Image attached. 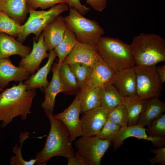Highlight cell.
Segmentation results:
<instances>
[{"label":"cell","mask_w":165,"mask_h":165,"mask_svg":"<svg viewBox=\"0 0 165 165\" xmlns=\"http://www.w3.org/2000/svg\"><path fill=\"white\" fill-rule=\"evenodd\" d=\"M68 160V165H90L85 159L77 153Z\"/></svg>","instance_id":"obj_38"},{"label":"cell","mask_w":165,"mask_h":165,"mask_svg":"<svg viewBox=\"0 0 165 165\" xmlns=\"http://www.w3.org/2000/svg\"><path fill=\"white\" fill-rule=\"evenodd\" d=\"M147 126L146 130L149 136L165 138V114L160 115L152 121Z\"/></svg>","instance_id":"obj_31"},{"label":"cell","mask_w":165,"mask_h":165,"mask_svg":"<svg viewBox=\"0 0 165 165\" xmlns=\"http://www.w3.org/2000/svg\"><path fill=\"white\" fill-rule=\"evenodd\" d=\"M44 111L50 127L44 147L35 156V164L39 165H46L50 159L54 156H61L68 159L75 154L65 126L54 117L53 112Z\"/></svg>","instance_id":"obj_2"},{"label":"cell","mask_w":165,"mask_h":165,"mask_svg":"<svg viewBox=\"0 0 165 165\" xmlns=\"http://www.w3.org/2000/svg\"><path fill=\"white\" fill-rule=\"evenodd\" d=\"M3 90L2 89L0 88V92L2 90Z\"/></svg>","instance_id":"obj_40"},{"label":"cell","mask_w":165,"mask_h":165,"mask_svg":"<svg viewBox=\"0 0 165 165\" xmlns=\"http://www.w3.org/2000/svg\"><path fill=\"white\" fill-rule=\"evenodd\" d=\"M60 65L58 63H55L51 68L52 78L45 89V98L41 104V106L44 111L53 112L57 95L60 93L64 92L59 77Z\"/></svg>","instance_id":"obj_18"},{"label":"cell","mask_w":165,"mask_h":165,"mask_svg":"<svg viewBox=\"0 0 165 165\" xmlns=\"http://www.w3.org/2000/svg\"><path fill=\"white\" fill-rule=\"evenodd\" d=\"M67 0V4L69 7L75 9L82 15L86 14L90 10L89 7L82 4L81 2L82 0Z\"/></svg>","instance_id":"obj_36"},{"label":"cell","mask_w":165,"mask_h":165,"mask_svg":"<svg viewBox=\"0 0 165 165\" xmlns=\"http://www.w3.org/2000/svg\"><path fill=\"white\" fill-rule=\"evenodd\" d=\"M36 94L35 89L27 90L23 82L13 85L0 94L1 127H6L18 116L22 120H26L31 112L30 108Z\"/></svg>","instance_id":"obj_1"},{"label":"cell","mask_w":165,"mask_h":165,"mask_svg":"<svg viewBox=\"0 0 165 165\" xmlns=\"http://www.w3.org/2000/svg\"><path fill=\"white\" fill-rule=\"evenodd\" d=\"M48 60L46 64L35 74H33L23 82L27 90L39 88L45 89L49 84L47 76L51 68L53 61L57 56L54 49L50 51Z\"/></svg>","instance_id":"obj_20"},{"label":"cell","mask_w":165,"mask_h":165,"mask_svg":"<svg viewBox=\"0 0 165 165\" xmlns=\"http://www.w3.org/2000/svg\"><path fill=\"white\" fill-rule=\"evenodd\" d=\"M91 68L90 74L82 88H101L111 82L116 73L99 55Z\"/></svg>","instance_id":"obj_12"},{"label":"cell","mask_w":165,"mask_h":165,"mask_svg":"<svg viewBox=\"0 0 165 165\" xmlns=\"http://www.w3.org/2000/svg\"><path fill=\"white\" fill-rule=\"evenodd\" d=\"M99 56L95 45L77 42L63 62L69 65L75 63H81L91 67Z\"/></svg>","instance_id":"obj_14"},{"label":"cell","mask_w":165,"mask_h":165,"mask_svg":"<svg viewBox=\"0 0 165 165\" xmlns=\"http://www.w3.org/2000/svg\"><path fill=\"white\" fill-rule=\"evenodd\" d=\"M121 127L107 119L102 128L95 136L111 142L116 137Z\"/></svg>","instance_id":"obj_33"},{"label":"cell","mask_w":165,"mask_h":165,"mask_svg":"<svg viewBox=\"0 0 165 165\" xmlns=\"http://www.w3.org/2000/svg\"><path fill=\"white\" fill-rule=\"evenodd\" d=\"M134 67L116 72L111 82L123 97L137 95Z\"/></svg>","instance_id":"obj_15"},{"label":"cell","mask_w":165,"mask_h":165,"mask_svg":"<svg viewBox=\"0 0 165 165\" xmlns=\"http://www.w3.org/2000/svg\"><path fill=\"white\" fill-rule=\"evenodd\" d=\"M64 19L67 28L75 34L79 42L96 45L105 32L97 22L84 17L73 8L70 7L68 15Z\"/></svg>","instance_id":"obj_5"},{"label":"cell","mask_w":165,"mask_h":165,"mask_svg":"<svg viewBox=\"0 0 165 165\" xmlns=\"http://www.w3.org/2000/svg\"><path fill=\"white\" fill-rule=\"evenodd\" d=\"M86 3L95 11H102L106 7L108 0H86Z\"/></svg>","instance_id":"obj_37"},{"label":"cell","mask_w":165,"mask_h":165,"mask_svg":"<svg viewBox=\"0 0 165 165\" xmlns=\"http://www.w3.org/2000/svg\"><path fill=\"white\" fill-rule=\"evenodd\" d=\"M59 77L64 92H73L79 89L75 77L68 64L63 62L61 64Z\"/></svg>","instance_id":"obj_27"},{"label":"cell","mask_w":165,"mask_h":165,"mask_svg":"<svg viewBox=\"0 0 165 165\" xmlns=\"http://www.w3.org/2000/svg\"><path fill=\"white\" fill-rule=\"evenodd\" d=\"M67 0H27L29 9L35 10L38 8L46 9L51 8L59 3H67Z\"/></svg>","instance_id":"obj_34"},{"label":"cell","mask_w":165,"mask_h":165,"mask_svg":"<svg viewBox=\"0 0 165 165\" xmlns=\"http://www.w3.org/2000/svg\"><path fill=\"white\" fill-rule=\"evenodd\" d=\"M107 119L120 126L121 127L128 125V115L127 110L123 104L108 110Z\"/></svg>","instance_id":"obj_29"},{"label":"cell","mask_w":165,"mask_h":165,"mask_svg":"<svg viewBox=\"0 0 165 165\" xmlns=\"http://www.w3.org/2000/svg\"><path fill=\"white\" fill-rule=\"evenodd\" d=\"M22 25L13 20L5 12L0 11V32L17 37Z\"/></svg>","instance_id":"obj_28"},{"label":"cell","mask_w":165,"mask_h":165,"mask_svg":"<svg viewBox=\"0 0 165 165\" xmlns=\"http://www.w3.org/2000/svg\"><path fill=\"white\" fill-rule=\"evenodd\" d=\"M156 70L161 83L165 82V65L156 67Z\"/></svg>","instance_id":"obj_39"},{"label":"cell","mask_w":165,"mask_h":165,"mask_svg":"<svg viewBox=\"0 0 165 165\" xmlns=\"http://www.w3.org/2000/svg\"><path fill=\"white\" fill-rule=\"evenodd\" d=\"M148 100L141 98L137 95L123 97L122 104L125 107L128 115V126L137 124Z\"/></svg>","instance_id":"obj_22"},{"label":"cell","mask_w":165,"mask_h":165,"mask_svg":"<svg viewBox=\"0 0 165 165\" xmlns=\"http://www.w3.org/2000/svg\"><path fill=\"white\" fill-rule=\"evenodd\" d=\"M66 3H61L50 8L47 10L37 11L29 9V16L22 25L21 30L17 36V40L22 43L30 34L39 38L45 28L54 19L68 10Z\"/></svg>","instance_id":"obj_6"},{"label":"cell","mask_w":165,"mask_h":165,"mask_svg":"<svg viewBox=\"0 0 165 165\" xmlns=\"http://www.w3.org/2000/svg\"><path fill=\"white\" fill-rule=\"evenodd\" d=\"M108 109L101 106L86 112L81 119L82 136H95L107 120Z\"/></svg>","instance_id":"obj_10"},{"label":"cell","mask_w":165,"mask_h":165,"mask_svg":"<svg viewBox=\"0 0 165 165\" xmlns=\"http://www.w3.org/2000/svg\"><path fill=\"white\" fill-rule=\"evenodd\" d=\"M80 94L78 93L73 101L63 112L54 115V117L61 120L65 126L69 133L71 142L78 137L82 136L80 113Z\"/></svg>","instance_id":"obj_9"},{"label":"cell","mask_w":165,"mask_h":165,"mask_svg":"<svg viewBox=\"0 0 165 165\" xmlns=\"http://www.w3.org/2000/svg\"><path fill=\"white\" fill-rule=\"evenodd\" d=\"M165 111V104L159 97L149 99L147 105L140 116L137 124L145 127Z\"/></svg>","instance_id":"obj_23"},{"label":"cell","mask_w":165,"mask_h":165,"mask_svg":"<svg viewBox=\"0 0 165 165\" xmlns=\"http://www.w3.org/2000/svg\"><path fill=\"white\" fill-rule=\"evenodd\" d=\"M77 42L75 34L67 28L62 40L54 49L61 64L70 54Z\"/></svg>","instance_id":"obj_26"},{"label":"cell","mask_w":165,"mask_h":165,"mask_svg":"<svg viewBox=\"0 0 165 165\" xmlns=\"http://www.w3.org/2000/svg\"><path fill=\"white\" fill-rule=\"evenodd\" d=\"M134 137L151 142L155 146H163L165 144V138L152 137L147 134L146 128L138 124L121 127L116 137L112 141L114 151L117 150L126 139Z\"/></svg>","instance_id":"obj_11"},{"label":"cell","mask_w":165,"mask_h":165,"mask_svg":"<svg viewBox=\"0 0 165 165\" xmlns=\"http://www.w3.org/2000/svg\"><path fill=\"white\" fill-rule=\"evenodd\" d=\"M30 77L24 69L15 66L9 58L0 59V88L3 90L11 81L23 82Z\"/></svg>","instance_id":"obj_17"},{"label":"cell","mask_w":165,"mask_h":165,"mask_svg":"<svg viewBox=\"0 0 165 165\" xmlns=\"http://www.w3.org/2000/svg\"><path fill=\"white\" fill-rule=\"evenodd\" d=\"M44 42V38L41 34L38 41L33 40V47L30 53L23 58L19 63V66L24 69L30 75L33 74L38 70L42 61L48 57L49 53Z\"/></svg>","instance_id":"obj_13"},{"label":"cell","mask_w":165,"mask_h":165,"mask_svg":"<svg viewBox=\"0 0 165 165\" xmlns=\"http://www.w3.org/2000/svg\"><path fill=\"white\" fill-rule=\"evenodd\" d=\"M31 47L23 45L14 37L0 32V59L17 55L24 58L31 52Z\"/></svg>","instance_id":"obj_19"},{"label":"cell","mask_w":165,"mask_h":165,"mask_svg":"<svg viewBox=\"0 0 165 165\" xmlns=\"http://www.w3.org/2000/svg\"><path fill=\"white\" fill-rule=\"evenodd\" d=\"M151 151L155 154L154 157L149 160L152 164L159 163L161 165L165 164V148L163 146L159 147L157 149H151Z\"/></svg>","instance_id":"obj_35"},{"label":"cell","mask_w":165,"mask_h":165,"mask_svg":"<svg viewBox=\"0 0 165 165\" xmlns=\"http://www.w3.org/2000/svg\"><path fill=\"white\" fill-rule=\"evenodd\" d=\"M134 70L136 77L137 95L140 98L148 99L159 97L163 90L156 66L136 65Z\"/></svg>","instance_id":"obj_7"},{"label":"cell","mask_w":165,"mask_h":165,"mask_svg":"<svg viewBox=\"0 0 165 165\" xmlns=\"http://www.w3.org/2000/svg\"><path fill=\"white\" fill-rule=\"evenodd\" d=\"M80 113L101 105V88L81 89Z\"/></svg>","instance_id":"obj_24"},{"label":"cell","mask_w":165,"mask_h":165,"mask_svg":"<svg viewBox=\"0 0 165 165\" xmlns=\"http://www.w3.org/2000/svg\"><path fill=\"white\" fill-rule=\"evenodd\" d=\"M29 10L27 0H0V11L20 25L26 19Z\"/></svg>","instance_id":"obj_21"},{"label":"cell","mask_w":165,"mask_h":165,"mask_svg":"<svg viewBox=\"0 0 165 165\" xmlns=\"http://www.w3.org/2000/svg\"><path fill=\"white\" fill-rule=\"evenodd\" d=\"M135 65L154 66L165 61V40L154 33H141L130 44Z\"/></svg>","instance_id":"obj_3"},{"label":"cell","mask_w":165,"mask_h":165,"mask_svg":"<svg viewBox=\"0 0 165 165\" xmlns=\"http://www.w3.org/2000/svg\"><path fill=\"white\" fill-rule=\"evenodd\" d=\"M75 143L76 153L83 158L90 165H100L111 141L96 136H81Z\"/></svg>","instance_id":"obj_8"},{"label":"cell","mask_w":165,"mask_h":165,"mask_svg":"<svg viewBox=\"0 0 165 165\" xmlns=\"http://www.w3.org/2000/svg\"><path fill=\"white\" fill-rule=\"evenodd\" d=\"M101 105L108 109L122 104L123 97L111 83L101 88Z\"/></svg>","instance_id":"obj_25"},{"label":"cell","mask_w":165,"mask_h":165,"mask_svg":"<svg viewBox=\"0 0 165 165\" xmlns=\"http://www.w3.org/2000/svg\"><path fill=\"white\" fill-rule=\"evenodd\" d=\"M30 134L26 132L24 133H20V145L18 147V145L16 144L13 148L12 152L15 154V155L12 156L10 160V164L11 165H34L35 164L36 159H32L29 161L24 160L22 156L21 148L22 144L24 141L28 137Z\"/></svg>","instance_id":"obj_30"},{"label":"cell","mask_w":165,"mask_h":165,"mask_svg":"<svg viewBox=\"0 0 165 165\" xmlns=\"http://www.w3.org/2000/svg\"><path fill=\"white\" fill-rule=\"evenodd\" d=\"M69 65L80 90L84 86L90 74L91 67L81 63H75Z\"/></svg>","instance_id":"obj_32"},{"label":"cell","mask_w":165,"mask_h":165,"mask_svg":"<svg viewBox=\"0 0 165 165\" xmlns=\"http://www.w3.org/2000/svg\"><path fill=\"white\" fill-rule=\"evenodd\" d=\"M64 17L60 15L45 28L42 35L47 51L54 49L62 39L67 29Z\"/></svg>","instance_id":"obj_16"},{"label":"cell","mask_w":165,"mask_h":165,"mask_svg":"<svg viewBox=\"0 0 165 165\" xmlns=\"http://www.w3.org/2000/svg\"><path fill=\"white\" fill-rule=\"evenodd\" d=\"M95 45L100 56L116 72L136 66L130 44L120 39L102 36Z\"/></svg>","instance_id":"obj_4"}]
</instances>
